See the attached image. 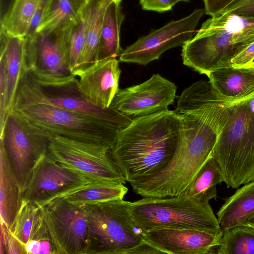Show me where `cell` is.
<instances>
[{
	"mask_svg": "<svg viewBox=\"0 0 254 254\" xmlns=\"http://www.w3.org/2000/svg\"><path fill=\"white\" fill-rule=\"evenodd\" d=\"M15 0H0V23L3 21L9 12Z\"/></svg>",
	"mask_w": 254,
	"mask_h": 254,
	"instance_id": "cell-38",
	"label": "cell"
},
{
	"mask_svg": "<svg viewBox=\"0 0 254 254\" xmlns=\"http://www.w3.org/2000/svg\"><path fill=\"white\" fill-rule=\"evenodd\" d=\"M12 235L24 247L30 241L50 239L41 209L34 203H22L10 227Z\"/></svg>",
	"mask_w": 254,
	"mask_h": 254,
	"instance_id": "cell-23",
	"label": "cell"
},
{
	"mask_svg": "<svg viewBox=\"0 0 254 254\" xmlns=\"http://www.w3.org/2000/svg\"><path fill=\"white\" fill-rule=\"evenodd\" d=\"M223 231L159 228L142 231L145 239L162 254H210L220 244Z\"/></svg>",
	"mask_w": 254,
	"mask_h": 254,
	"instance_id": "cell-16",
	"label": "cell"
},
{
	"mask_svg": "<svg viewBox=\"0 0 254 254\" xmlns=\"http://www.w3.org/2000/svg\"><path fill=\"white\" fill-rule=\"evenodd\" d=\"M120 3L113 0L107 7L103 18L97 54V62L119 57L122 50L120 31L124 15Z\"/></svg>",
	"mask_w": 254,
	"mask_h": 254,
	"instance_id": "cell-24",
	"label": "cell"
},
{
	"mask_svg": "<svg viewBox=\"0 0 254 254\" xmlns=\"http://www.w3.org/2000/svg\"><path fill=\"white\" fill-rule=\"evenodd\" d=\"M91 182L80 172L57 161L47 151L32 171L21 204L31 202L41 208Z\"/></svg>",
	"mask_w": 254,
	"mask_h": 254,
	"instance_id": "cell-11",
	"label": "cell"
},
{
	"mask_svg": "<svg viewBox=\"0 0 254 254\" xmlns=\"http://www.w3.org/2000/svg\"><path fill=\"white\" fill-rule=\"evenodd\" d=\"M1 223V254H26L24 246L11 233L9 229Z\"/></svg>",
	"mask_w": 254,
	"mask_h": 254,
	"instance_id": "cell-31",
	"label": "cell"
},
{
	"mask_svg": "<svg viewBox=\"0 0 254 254\" xmlns=\"http://www.w3.org/2000/svg\"><path fill=\"white\" fill-rule=\"evenodd\" d=\"M254 213V181L245 184L228 198L217 213L222 230L243 225Z\"/></svg>",
	"mask_w": 254,
	"mask_h": 254,
	"instance_id": "cell-22",
	"label": "cell"
},
{
	"mask_svg": "<svg viewBox=\"0 0 254 254\" xmlns=\"http://www.w3.org/2000/svg\"><path fill=\"white\" fill-rule=\"evenodd\" d=\"M26 254H56L57 251L50 239L31 240L24 246Z\"/></svg>",
	"mask_w": 254,
	"mask_h": 254,
	"instance_id": "cell-33",
	"label": "cell"
},
{
	"mask_svg": "<svg viewBox=\"0 0 254 254\" xmlns=\"http://www.w3.org/2000/svg\"><path fill=\"white\" fill-rule=\"evenodd\" d=\"M40 0H15L9 12L0 23L7 34L25 37Z\"/></svg>",
	"mask_w": 254,
	"mask_h": 254,
	"instance_id": "cell-27",
	"label": "cell"
},
{
	"mask_svg": "<svg viewBox=\"0 0 254 254\" xmlns=\"http://www.w3.org/2000/svg\"><path fill=\"white\" fill-rule=\"evenodd\" d=\"M243 225L249 226L254 228V213L248 217Z\"/></svg>",
	"mask_w": 254,
	"mask_h": 254,
	"instance_id": "cell-40",
	"label": "cell"
},
{
	"mask_svg": "<svg viewBox=\"0 0 254 254\" xmlns=\"http://www.w3.org/2000/svg\"><path fill=\"white\" fill-rule=\"evenodd\" d=\"M227 13L254 17V0H233L220 14Z\"/></svg>",
	"mask_w": 254,
	"mask_h": 254,
	"instance_id": "cell-32",
	"label": "cell"
},
{
	"mask_svg": "<svg viewBox=\"0 0 254 254\" xmlns=\"http://www.w3.org/2000/svg\"><path fill=\"white\" fill-rule=\"evenodd\" d=\"M90 4L88 0L79 11L78 20L72 26L69 34L67 63L74 75L85 44Z\"/></svg>",
	"mask_w": 254,
	"mask_h": 254,
	"instance_id": "cell-30",
	"label": "cell"
},
{
	"mask_svg": "<svg viewBox=\"0 0 254 254\" xmlns=\"http://www.w3.org/2000/svg\"><path fill=\"white\" fill-rule=\"evenodd\" d=\"M218 254H254V228L241 225L223 230Z\"/></svg>",
	"mask_w": 254,
	"mask_h": 254,
	"instance_id": "cell-28",
	"label": "cell"
},
{
	"mask_svg": "<svg viewBox=\"0 0 254 254\" xmlns=\"http://www.w3.org/2000/svg\"><path fill=\"white\" fill-rule=\"evenodd\" d=\"M25 38L10 35L0 29V131L12 111L20 79L27 71Z\"/></svg>",
	"mask_w": 254,
	"mask_h": 254,
	"instance_id": "cell-15",
	"label": "cell"
},
{
	"mask_svg": "<svg viewBox=\"0 0 254 254\" xmlns=\"http://www.w3.org/2000/svg\"><path fill=\"white\" fill-rule=\"evenodd\" d=\"M207 76L215 90L226 99L238 100L254 92V65H230L214 70Z\"/></svg>",
	"mask_w": 254,
	"mask_h": 254,
	"instance_id": "cell-19",
	"label": "cell"
},
{
	"mask_svg": "<svg viewBox=\"0 0 254 254\" xmlns=\"http://www.w3.org/2000/svg\"><path fill=\"white\" fill-rule=\"evenodd\" d=\"M72 26L25 37L26 68L38 83L62 84L76 77L67 63Z\"/></svg>",
	"mask_w": 254,
	"mask_h": 254,
	"instance_id": "cell-8",
	"label": "cell"
},
{
	"mask_svg": "<svg viewBox=\"0 0 254 254\" xmlns=\"http://www.w3.org/2000/svg\"><path fill=\"white\" fill-rule=\"evenodd\" d=\"M177 88L174 83L154 74L140 84L119 89L110 106L131 119L152 115L168 110L177 98Z\"/></svg>",
	"mask_w": 254,
	"mask_h": 254,
	"instance_id": "cell-14",
	"label": "cell"
},
{
	"mask_svg": "<svg viewBox=\"0 0 254 254\" xmlns=\"http://www.w3.org/2000/svg\"><path fill=\"white\" fill-rule=\"evenodd\" d=\"M52 0H40L26 36L35 33L49 9Z\"/></svg>",
	"mask_w": 254,
	"mask_h": 254,
	"instance_id": "cell-34",
	"label": "cell"
},
{
	"mask_svg": "<svg viewBox=\"0 0 254 254\" xmlns=\"http://www.w3.org/2000/svg\"><path fill=\"white\" fill-rule=\"evenodd\" d=\"M254 42L249 45L231 61V65L243 67L254 65Z\"/></svg>",
	"mask_w": 254,
	"mask_h": 254,
	"instance_id": "cell-36",
	"label": "cell"
},
{
	"mask_svg": "<svg viewBox=\"0 0 254 254\" xmlns=\"http://www.w3.org/2000/svg\"><path fill=\"white\" fill-rule=\"evenodd\" d=\"M221 182H223V177L221 169L217 161L210 155L182 194L208 203L211 199L216 198V186Z\"/></svg>",
	"mask_w": 254,
	"mask_h": 254,
	"instance_id": "cell-25",
	"label": "cell"
},
{
	"mask_svg": "<svg viewBox=\"0 0 254 254\" xmlns=\"http://www.w3.org/2000/svg\"><path fill=\"white\" fill-rule=\"evenodd\" d=\"M204 12L202 9L195 10L189 15L172 21L141 37L122 50L119 61L146 65L158 60L166 51L176 47H183L192 37Z\"/></svg>",
	"mask_w": 254,
	"mask_h": 254,
	"instance_id": "cell-13",
	"label": "cell"
},
{
	"mask_svg": "<svg viewBox=\"0 0 254 254\" xmlns=\"http://www.w3.org/2000/svg\"><path fill=\"white\" fill-rule=\"evenodd\" d=\"M144 10L163 12L172 9L178 1L177 0H139Z\"/></svg>",
	"mask_w": 254,
	"mask_h": 254,
	"instance_id": "cell-35",
	"label": "cell"
},
{
	"mask_svg": "<svg viewBox=\"0 0 254 254\" xmlns=\"http://www.w3.org/2000/svg\"><path fill=\"white\" fill-rule=\"evenodd\" d=\"M12 111L50 136L59 135L111 149L122 129L109 121L50 103L29 71L20 79Z\"/></svg>",
	"mask_w": 254,
	"mask_h": 254,
	"instance_id": "cell-2",
	"label": "cell"
},
{
	"mask_svg": "<svg viewBox=\"0 0 254 254\" xmlns=\"http://www.w3.org/2000/svg\"><path fill=\"white\" fill-rule=\"evenodd\" d=\"M204 4V10L206 14L215 16L220 14L221 12L233 0H203Z\"/></svg>",
	"mask_w": 254,
	"mask_h": 254,
	"instance_id": "cell-37",
	"label": "cell"
},
{
	"mask_svg": "<svg viewBox=\"0 0 254 254\" xmlns=\"http://www.w3.org/2000/svg\"><path fill=\"white\" fill-rule=\"evenodd\" d=\"M178 2L179 1H186V2H188L190 1V0H177Z\"/></svg>",
	"mask_w": 254,
	"mask_h": 254,
	"instance_id": "cell-41",
	"label": "cell"
},
{
	"mask_svg": "<svg viewBox=\"0 0 254 254\" xmlns=\"http://www.w3.org/2000/svg\"><path fill=\"white\" fill-rule=\"evenodd\" d=\"M254 42V17L220 14L204 22L182 48L183 64L207 75L229 66L232 59Z\"/></svg>",
	"mask_w": 254,
	"mask_h": 254,
	"instance_id": "cell-3",
	"label": "cell"
},
{
	"mask_svg": "<svg viewBox=\"0 0 254 254\" xmlns=\"http://www.w3.org/2000/svg\"><path fill=\"white\" fill-rule=\"evenodd\" d=\"M121 70L117 58L99 61L78 76L79 88L91 104L107 109L118 91Z\"/></svg>",
	"mask_w": 254,
	"mask_h": 254,
	"instance_id": "cell-18",
	"label": "cell"
},
{
	"mask_svg": "<svg viewBox=\"0 0 254 254\" xmlns=\"http://www.w3.org/2000/svg\"><path fill=\"white\" fill-rule=\"evenodd\" d=\"M113 0H89L90 12L87 22L84 46L74 75L78 76L97 62V54L106 9Z\"/></svg>",
	"mask_w": 254,
	"mask_h": 254,
	"instance_id": "cell-21",
	"label": "cell"
},
{
	"mask_svg": "<svg viewBox=\"0 0 254 254\" xmlns=\"http://www.w3.org/2000/svg\"><path fill=\"white\" fill-rule=\"evenodd\" d=\"M40 209L57 254H86L88 224L86 213L80 205L61 197Z\"/></svg>",
	"mask_w": 254,
	"mask_h": 254,
	"instance_id": "cell-12",
	"label": "cell"
},
{
	"mask_svg": "<svg viewBox=\"0 0 254 254\" xmlns=\"http://www.w3.org/2000/svg\"><path fill=\"white\" fill-rule=\"evenodd\" d=\"M52 137L30 125L11 111L7 116L0 140L22 192L39 159L46 154Z\"/></svg>",
	"mask_w": 254,
	"mask_h": 254,
	"instance_id": "cell-10",
	"label": "cell"
},
{
	"mask_svg": "<svg viewBox=\"0 0 254 254\" xmlns=\"http://www.w3.org/2000/svg\"><path fill=\"white\" fill-rule=\"evenodd\" d=\"M37 83L44 97L57 107L109 121L122 129L127 127L132 120L111 106L107 109H102L89 103L82 94L78 87V79L76 77L58 84L46 85Z\"/></svg>",
	"mask_w": 254,
	"mask_h": 254,
	"instance_id": "cell-17",
	"label": "cell"
},
{
	"mask_svg": "<svg viewBox=\"0 0 254 254\" xmlns=\"http://www.w3.org/2000/svg\"><path fill=\"white\" fill-rule=\"evenodd\" d=\"M106 145L53 135L48 152L57 161L76 170L93 182L126 184Z\"/></svg>",
	"mask_w": 254,
	"mask_h": 254,
	"instance_id": "cell-9",
	"label": "cell"
},
{
	"mask_svg": "<svg viewBox=\"0 0 254 254\" xmlns=\"http://www.w3.org/2000/svg\"><path fill=\"white\" fill-rule=\"evenodd\" d=\"M180 130L178 115L169 110L134 118L121 129L110 154L126 181L162 169L176 150Z\"/></svg>",
	"mask_w": 254,
	"mask_h": 254,
	"instance_id": "cell-1",
	"label": "cell"
},
{
	"mask_svg": "<svg viewBox=\"0 0 254 254\" xmlns=\"http://www.w3.org/2000/svg\"><path fill=\"white\" fill-rule=\"evenodd\" d=\"M78 18L79 13L73 0H52L36 32L69 27L76 24Z\"/></svg>",
	"mask_w": 254,
	"mask_h": 254,
	"instance_id": "cell-29",
	"label": "cell"
},
{
	"mask_svg": "<svg viewBox=\"0 0 254 254\" xmlns=\"http://www.w3.org/2000/svg\"><path fill=\"white\" fill-rule=\"evenodd\" d=\"M22 191L11 168L3 143L0 141V222L8 228L12 225L21 204Z\"/></svg>",
	"mask_w": 254,
	"mask_h": 254,
	"instance_id": "cell-20",
	"label": "cell"
},
{
	"mask_svg": "<svg viewBox=\"0 0 254 254\" xmlns=\"http://www.w3.org/2000/svg\"><path fill=\"white\" fill-rule=\"evenodd\" d=\"M217 139L214 134L197 128L180 130L168 163L155 174L129 182L133 191L142 197L182 194L211 155Z\"/></svg>",
	"mask_w": 254,
	"mask_h": 254,
	"instance_id": "cell-4",
	"label": "cell"
},
{
	"mask_svg": "<svg viewBox=\"0 0 254 254\" xmlns=\"http://www.w3.org/2000/svg\"><path fill=\"white\" fill-rule=\"evenodd\" d=\"M211 155L228 187L254 181V92L230 105Z\"/></svg>",
	"mask_w": 254,
	"mask_h": 254,
	"instance_id": "cell-5",
	"label": "cell"
},
{
	"mask_svg": "<svg viewBox=\"0 0 254 254\" xmlns=\"http://www.w3.org/2000/svg\"><path fill=\"white\" fill-rule=\"evenodd\" d=\"M123 199L79 205L86 213L88 229L86 254H162L143 237Z\"/></svg>",
	"mask_w": 254,
	"mask_h": 254,
	"instance_id": "cell-6",
	"label": "cell"
},
{
	"mask_svg": "<svg viewBox=\"0 0 254 254\" xmlns=\"http://www.w3.org/2000/svg\"><path fill=\"white\" fill-rule=\"evenodd\" d=\"M127 191L122 183L91 182L63 197L72 204L84 205L123 199Z\"/></svg>",
	"mask_w": 254,
	"mask_h": 254,
	"instance_id": "cell-26",
	"label": "cell"
},
{
	"mask_svg": "<svg viewBox=\"0 0 254 254\" xmlns=\"http://www.w3.org/2000/svg\"></svg>",
	"mask_w": 254,
	"mask_h": 254,
	"instance_id": "cell-43",
	"label": "cell"
},
{
	"mask_svg": "<svg viewBox=\"0 0 254 254\" xmlns=\"http://www.w3.org/2000/svg\"><path fill=\"white\" fill-rule=\"evenodd\" d=\"M129 210L142 231L159 228L222 230L209 203H204L183 194L142 197L129 202Z\"/></svg>",
	"mask_w": 254,
	"mask_h": 254,
	"instance_id": "cell-7",
	"label": "cell"
},
{
	"mask_svg": "<svg viewBox=\"0 0 254 254\" xmlns=\"http://www.w3.org/2000/svg\"><path fill=\"white\" fill-rule=\"evenodd\" d=\"M116 0V1H118L119 2H120L122 0Z\"/></svg>",
	"mask_w": 254,
	"mask_h": 254,
	"instance_id": "cell-42",
	"label": "cell"
},
{
	"mask_svg": "<svg viewBox=\"0 0 254 254\" xmlns=\"http://www.w3.org/2000/svg\"><path fill=\"white\" fill-rule=\"evenodd\" d=\"M88 0H73L78 12L85 5Z\"/></svg>",
	"mask_w": 254,
	"mask_h": 254,
	"instance_id": "cell-39",
	"label": "cell"
}]
</instances>
